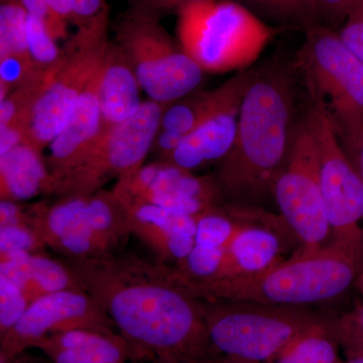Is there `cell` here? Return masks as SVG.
I'll use <instances>...</instances> for the list:
<instances>
[{
  "label": "cell",
  "mask_w": 363,
  "mask_h": 363,
  "mask_svg": "<svg viewBox=\"0 0 363 363\" xmlns=\"http://www.w3.org/2000/svg\"><path fill=\"white\" fill-rule=\"evenodd\" d=\"M329 331L348 358L363 355V303L339 316H330Z\"/></svg>",
  "instance_id": "cell-28"
},
{
  "label": "cell",
  "mask_w": 363,
  "mask_h": 363,
  "mask_svg": "<svg viewBox=\"0 0 363 363\" xmlns=\"http://www.w3.org/2000/svg\"><path fill=\"white\" fill-rule=\"evenodd\" d=\"M329 327L306 334L269 363H341Z\"/></svg>",
  "instance_id": "cell-24"
},
{
  "label": "cell",
  "mask_w": 363,
  "mask_h": 363,
  "mask_svg": "<svg viewBox=\"0 0 363 363\" xmlns=\"http://www.w3.org/2000/svg\"><path fill=\"white\" fill-rule=\"evenodd\" d=\"M363 269V241L331 242L315 252L297 250L292 257L260 274L182 286L206 302H252L310 307L344 295Z\"/></svg>",
  "instance_id": "cell-3"
},
{
  "label": "cell",
  "mask_w": 363,
  "mask_h": 363,
  "mask_svg": "<svg viewBox=\"0 0 363 363\" xmlns=\"http://www.w3.org/2000/svg\"><path fill=\"white\" fill-rule=\"evenodd\" d=\"M100 69L79 98L77 106L66 128L47 147L45 161L52 183L74 168L88 154L104 130L98 97Z\"/></svg>",
  "instance_id": "cell-16"
},
{
  "label": "cell",
  "mask_w": 363,
  "mask_h": 363,
  "mask_svg": "<svg viewBox=\"0 0 363 363\" xmlns=\"http://www.w3.org/2000/svg\"><path fill=\"white\" fill-rule=\"evenodd\" d=\"M215 363H262L250 362V360L240 359V358L222 357V355H217L214 357Z\"/></svg>",
  "instance_id": "cell-42"
},
{
  "label": "cell",
  "mask_w": 363,
  "mask_h": 363,
  "mask_svg": "<svg viewBox=\"0 0 363 363\" xmlns=\"http://www.w3.org/2000/svg\"><path fill=\"white\" fill-rule=\"evenodd\" d=\"M214 357L200 358V359L174 360V362H154V363H215Z\"/></svg>",
  "instance_id": "cell-43"
},
{
  "label": "cell",
  "mask_w": 363,
  "mask_h": 363,
  "mask_svg": "<svg viewBox=\"0 0 363 363\" xmlns=\"http://www.w3.org/2000/svg\"><path fill=\"white\" fill-rule=\"evenodd\" d=\"M306 123L316 143L320 178L332 242L351 245L363 240V182L348 159L323 99L308 87Z\"/></svg>",
  "instance_id": "cell-9"
},
{
  "label": "cell",
  "mask_w": 363,
  "mask_h": 363,
  "mask_svg": "<svg viewBox=\"0 0 363 363\" xmlns=\"http://www.w3.org/2000/svg\"><path fill=\"white\" fill-rule=\"evenodd\" d=\"M204 1L209 0H128L130 9L155 14L160 18L162 14L173 11L178 13L184 7Z\"/></svg>",
  "instance_id": "cell-37"
},
{
  "label": "cell",
  "mask_w": 363,
  "mask_h": 363,
  "mask_svg": "<svg viewBox=\"0 0 363 363\" xmlns=\"http://www.w3.org/2000/svg\"><path fill=\"white\" fill-rule=\"evenodd\" d=\"M160 16L128 7L114 23L116 43L128 57L143 92L169 105L201 85L205 72L176 44Z\"/></svg>",
  "instance_id": "cell-6"
},
{
  "label": "cell",
  "mask_w": 363,
  "mask_h": 363,
  "mask_svg": "<svg viewBox=\"0 0 363 363\" xmlns=\"http://www.w3.org/2000/svg\"><path fill=\"white\" fill-rule=\"evenodd\" d=\"M225 250L196 245L187 257L172 267L173 274L181 284L200 283L214 279L220 269Z\"/></svg>",
  "instance_id": "cell-26"
},
{
  "label": "cell",
  "mask_w": 363,
  "mask_h": 363,
  "mask_svg": "<svg viewBox=\"0 0 363 363\" xmlns=\"http://www.w3.org/2000/svg\"><path fill=\"white\" fill-rule=\"evenodd\" d=\"M126 211V210H125ZM128 213L131 234L157 253L161 264H180L195 245V234L175 226L164 224L157 219Z\"/></svg>",
  "instance_id": "cell-22"
},
{
  "label": "cell",
  "mask_w": 363,
  "mask_h": 363,
  "mask_svg": "<svg viewBox=\"0 0 363 363\" xmlns=\"http://www.w3.org/2000/svg\"><path fill=\"white\" fill-rule=\"evenodd\" d=\"M30 226L45 247L67 259L99 257L113 252L111 242L95 233L86 214V196L62 197L52 205L38 203L28 206Z\"/></svg>",
  "instance_id": "cell-15"
},
{
  "label": "cell",
  "mask_w": 363,
  "mask_h": 363,
  "mask_svg": "<svg viewBox=\"0 0 363 363\" xmlns=\"http://www.w3.org/2000/svg\"><path fill=\"white\" fill-rule=\"evenodd\" d=\"M183 140L184 135L160 128L155 136L150 152L156 156L157 162H169Z\"/></svg>",
  "instance_id": "cell-38"
},
{
  "label": "cell",
  "mask_w": 363,
  "mask_h": 363,
  "mask_svg": "<svg viewBox=\"0 0 363 363\" xmlns=\"http://www.w3.org/2000/svg\"><path fill=\"white\" fill-rule=\"evenodd\" d=\"M26 40L28 55L38 70L49 74L58 68L63 59V49H60L57 40L52 39L45 26L28 14L26 21Z\"/></svg>",
  "instance_id": "cell-27"
},
{
  "label": "cell",
  "mask_w": 363,
  "mask_h": 363,
  "mask_svg": "<svg viewBox=\"0 0 363 363\" xmlns=\"http://www.w3.org/2000/svg\"><path fill=\"white\" fill-rule=\"evenodd\" d=\"M30 223L28 206H23L20 202L11 200L0 201V227L21 225Z\"/></svg>",
  "instance_id": "cell-39"
},
{
  "label": "cell",
  "mask_w": 363,
  "mask_h": 363,
  "mask_svg": "<svg viewBox=\"0 0 363 363\" xmlns=\"http://www.w3.org/2000/svg\"><path fill=\"white\" fill-rule=\"evenodd\" d=\"M65 264L140 359L217 357L208 336L203 301L177 281L172 267L113 252L67 259Z\"/></svg>",
  "instance_id": "cell-1"
},
{
  "label": "cell",
  "mask_w": 363,
  "mask_h": 363,
  "mask_svg": "<svg viewBox=\"0 0 363 363\" xmlns=\"http://www.w3.org/2000/svg\"><path fill=\"white\" fill-rule=\"evenodd\" d=\"M47 1L67 23H72L71 0H47Z\"/></svg>",
  "instance_id": "cell-41"
},
{
  "label": "cell",
  "mask_w": 363,
  "mask_h": 363,
  "mask_svg": "<svg viewBox=\"0 0 363 363\" xmlns=\"http://www.w3.org/2000/svg\"><path fill=\"white\" fill-rule=\"evenodd\" d=\"M112 192L123 205L147 203L195 217L225 204L214 176H197L172 162L143 164L117 180Z\"/></svg>",
  "instance_id": "cell-13"
},
{
  "label": "cell",
  "mask_w": 363,
  "mask_h": 363,
  "mask_svg": "<svg viewBox=\"0 0 363 363\" xmlns=\"http://www.w3.org/2000/svg\"><path fill=\"white\" fill-rule=\"evenodd\" d=\"M45 245L28 224L0 227V255L13 252L44 253Z\"/></svg>",
  "instance_id": "cell-31"
},
{
  "label": "cell",
  "mask_w": 363,
  "mask_h": 363,
  "mask_svg": "<svg viewBox=\"0 0 363 363\" xmlns=\"http://www.w3.org/2000/svg\"><path fill=\"white\" fill-rule=\"evenodd\" d=\"M338 33L346 47L363 64V0L348 14Z\"/></svg>",
  "instance_id": "cell-34"
},
{
  "label": "cell",
  "mask_w": 363,
  "mask_h": 363,
  "mask_svg": "<svg viewBox=\"0 0 363 363\" xmlns=\"http://www.w3.org/2000/svg\"><path fill=\"white\" fill-rule=\"evenodd\" d=\"M28 140V128L21 123H13L0 128V156L18 147Z\"/></svg>",
  "instance_id": "cell-40"
},
{
  "label": "cell",
  "mask_w": 363,
  "mask_h": 363,
  "mask_svg": "<svg viewBox=\"0 0 363 363\" xmlns=\"http://www.w3.org/2000/svg\"><path fill=\"white\" fill-rule=\"evenodd\" d=\"M210 343L217 355L269 363L330 316L310 307L203 301Z\"/></svg>",
  "instance_id": "cell-4"
},
{
  "label": "cell",
  "mask_w": 363,
  "mask_h": 363,
  "mask_svg": "<svg viewBox=\"0 0 363 363\" xmlns=\"http://www.w3.org/2000/svg\"><path fill=\"white\" fill-rule=\"evenodd\" d=\"M291 241L298 243L281 215L277 216L264 208L250 207L247 223L229 243L218 274L209 281L253 276L267 271L285 259L283 255L292 245Z\"/></svg>",
  "instance_id": "cell-14"
},
{
  "label": "cell",
  "mask_w": 363,
  "mask_h": 363,
  "mask_svg": "<svg viewBox=\"0 0 363 363\" xmlns=\"http://www.w3.org/2000/svg\"><path fill=\"white\" fill-rule=\"evenodd\" d=\"M140 83L128 57L111 40L100 69L99 97L104 128H111L135 116L143 104Z\"/></svg>",
  "instance_id": "cell-19"
},
{
  "label": "cell",
  "mask_w": 363,
  "mask_h": 363,
  "mask_svg": "<svg viewBox=\"0 0 363 363\" xmlns=\"http://www.w3.org/2000/svg\"><path fill=\"white\" fill-rule=\"evenodd\" d=\"M253 74L241 70L214 89L195 90L167 105L160 128L187 135L217 112L240 102Z\"/></svg>",
  "instance_id": "cell-18"
},
{
  "label": "cell",
  "mask_w": 363,
  "mask_h": 363,
  "mask_svg": "<svg viewBox=\"0 0 363 363\" xmlns=\"http://www.w3.org/2000/svg\"><path fill=\"white\" fill-rule=\"evenodd\" d=\"M0 277L18 286L30 304L49 294L83 290L66 264H61L45 253L0 255Z\"/></svg>",
  "instance_id": "cell-20"
},
{
  "label": "cell",
  "mask_w": 363,
  "mask_h": 363,
  "mask_svg": "<svg viewBox=\"0 0 363 363\" xmlns=\"http://www.w3.org/2000/svg\"><path fill=\"white\" fill-rule=\"evenodd\" d=\"M166 106L147 100L128 121L104 128L88 154L54 181L51 195L61 198L92 195L111 179L119 180L142 168L161 128Z\"/></svg>",
  "instance_id": "cell-8"
},
{
  "label": "cell",
  "mask_w": 363,
  "mask_h": 363,
  "mask_svg": "<svg viewBox=\"0 0 363 363\" xmlns=\"http://www.w3.org/2000/svg\"><path fill=\"white\" fill-rule=\"evenodd\" d=\"M108 7L106 0H71L72 23L77 28L89 25Z\"/></svg>",
  "instance_id": "cell-36"
},
{
  "label": "cell",
  "mask_w": 363,
  "mask_h": 363,
  "mask_svg": "<svg viewBox=\"0 0 363 363\" xmlns=\"http://www.w3.org/2000/svg\"><path fill=\"white\" fill-rule=\"evenodd\" d=\"M52 179L42 152L28 143L0 156V198L23 202L51 195Z\"/></svg>",
  "instance_id": "cell-21"
},
{
  "label": "cell",
  "mask_w": 363,
  "mask_h": 363,
  "mask_svg": "<svg viewBox=\"0 0 363 363\" xmlns=\"http://www.w3.org/2000/svg\"><path fill=\"white\" fill-rule=\"evenodd\" d=\"M332 118L339 140L363 182V121L333 116Z\"/></svg>",
  "instance_id": "cell-32"
},
{
  "label": "cell",
  "mask_w": 363,
  "mask_h": 363,
  "mask_svg": "<svg viewBox=\"0 0 363 363\" xmlns=\"http://www.w3.org/2000/svg\"><path fill=\"white\" fill-rule=\"evenodd\" d=\"M362 0H314L318 20L328 26H342L350 11Z\"/></svg>",
  "instance_id": "cell-35"
},
{
  "label": "cell",
  "mask_w": 363,
  "mask_h": 363,
  "mask_svg": "<svg viewBox=\"0 0 363 363\" xmlns=\"http://www.w3.org/2000/svg\"><path fill=\"white\" fill-rule=\"evenodd\" d=\"M240 104L222 109L184 136L169 162L193 173L213 162L219 164L235 143Z\"/></svg>",
  "instance_id": "cell-17"
},
{
  "label": "cell",
  "mask_w": 363,
  "mask_h": 363,
  "mask_svg": "<svg viewBox=\"0 0 363 363\" xmlns=\"http://www.w3.org/2000/svg\"><path fill=\"white\" fill-rule=\"evenodd\" d=\"M247 7L259 18L281 25L309 28L318 20L314 0H235Z\"/></svg>",
  "instance_id": "cell-23"
},
{
  "label": "cell",
  "mask_w": 363,
  "mask_h": 363,
  "mask_svg": "<svg viewBox=\"0 0 363 363\" xmlns=\"http://www.w3.org/2000/svg\"><path fill=\"white\" fill-rule=\"evenodd\" d=\"M341 363H363V355L348 358L347 362Z\"/></svg>",
  "instance_id": "cell-45"
},
{
  "label": "cell",
  "mask_w": 363,
  "mask_h": 363,
  "mask_svg": "<svg viewBox=\"0 0 363 363\" xmlns=\"http://www.w3.org/2000/svg\"><path fill=\"white\" fill-rule=\"evenodd\" d=\"M28 16H33L45 26L52 39H68L67 23L52 9L47 0H18Z\"/></svg>",
  "instance_id": "cell-33"
},
{
  "label": "cell",
  "mask_w": 363,
  "mask_h": 363,
  "mask_svg": "<svg viewBox=\"0 0 363 363\" xmlns=\"http://www.w3.org/2000/svg\"><path fill=\"white\" fill-rule=\"evenodd\" d=\"M355 285H357L358 290L360 291V293L363 295V269L362 272H360L359 277H358L357 283H355Z\"/></svg>",
  "instance_id": "cell-44"
},
{
  "label": "cell",
  "mask_w": 363,
  "mask_h": 363,
  "mask_svg": "<svg viewBox=\"0 0 363 363\" xmlns=\"http://www.w3.org/2000/svg\"><path fill=\"white\" fill-rule=\"evenodd\" d=\"M113 322L84 290L49 294L33 301L25 314L0 338V363H7L40 339L72 330L114 332Z\"/></svg>",
  "instance_id": "cell-12"
},
{
  "label": "cell",
  "mask_w": 363,
  "mask_h": 363,
  "mask_svg": "<svg viewBox=\"0 0 363 363\" xmlns=\"http://www.w3.org/2000/svg\"><path fill=\"white\" fill-rule=\"evenodd\" d=\"M49 74L38 70L30 56L9 55L0 57V101L13 91L37 79L47 77Z\"/></svg>",
  "instance_id": "cell-29"
},
{
  "label": "cell",
  "mask_w": 363,
  "mask_h": 363,
  "mask_svg": "<svg viewBox=\"0 0 363 363\" xmlns=\"http://www.w3.org/2000/svg\"><path fill=\"white\" fill-rule=\"evenodd\" d=\"M28 13L18 0H1L0 6V57L30 56L26 40Z\"/></svg>",
  "instance_id": "cell-25"
},
{
  "label": "cell",
  "mask_w": 363,
  "mask_h": 363,
  "mask_svg": "<svg viewBox=\"0 0 363 363\" xmlns=\"http://www.w3.org/2000/svg\"><path fill=\"white\" fill-rule=\"evenodd\" d=\"M30 305L18 286L0 277V338L16 325Z\"/></svg>",
  "instance_id": "cell-30"
},
{
  "label": "cell",
  "mask_w": 363,
  "mask_h": 363,
  "mask_svg": "<svg viewBox=\"0 0 363 363\" xmlns=\"http://www.w3.org/2000/svg\"><path fill=\"white\" fill-rule=\"evenodd\" d=\"M279 215L300 243L298 250L315 252L330 245L332 231L325 206L319 157L307 123L297 124L286 167L274 186Z\"/></svg>",
  "instance_id": "cell-10"
},
{
  "label": "cell",
  "mask_w": 363,
  "mask_h": 363,
  "mask_svg": "<svg viewBox=\"0 0 363 363\" xmlns=\"http://www.w3.org/2000/svg\"><path fill=\"white\" fill-rule=\"evenodd\" d=\"M298 65L334 118L363 121V64L338 32L323 23L306 28Z\"/></svg>",
  "instance_id": "cell-11"
},
{
  "label": "cell",
  "mask_w": 363,
  "mask_h": 363,
  "mask_svg": "<svg viewBox=\"0 0 363 363\" xmlns=\"http://www.w3.org/2000/svg\"><path fill=\"white\" fill-rule=\"evenodd\" d=\"M111 7L78 28L63 48L61 63L33 107L26 143L44 152L70 121L79 98L104 63L108 49Z\"/></svg>",
  "instance_id": "cell-7"
},
{
  "label": "cell",
  "mask_w": 363,
  "mask_h": 363,
  "mask_svg": "<svg viewBox=\"0 0 363 363\" xmlns=\"http://www.w3.org/2000/svg\"><path fill=\"white\" fill-rule=\"evenodd\" d=\"M295 94L288 66L269 64L255 71L241 100L235 143L214 175L225 202L264 208L274 201L297 128Z\"/></svg>",
  "instance_id": "cell-2"
},
{
  "label": "cell",
  "mask_w": 363,
  "mask_h": 363,
  "mask_svg": "<svg viewBox=\"0 0 363 363\" xmlns=\"http://www.w3.org/2000/svg\"><path fill=\"white\" fill-rule=\"evenodd\" d=\"M179 44L204 72L243 70L253 63L276 35L235 0H209L178 13Z\"/></svg>",
  "instance_id": "cell-5"
}]
</instances>
